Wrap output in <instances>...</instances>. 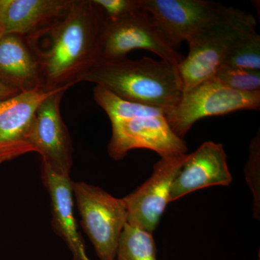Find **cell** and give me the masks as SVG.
Listing matches in <instances>:
<instances>
[{
    "instance_id": "cell-12",
    "label": "cell",
    "mask_w": 260,
    "mask_h": 260,
    "mask_svg": "<svg viewBox=\"0 0 260 260\" xmlns=\"http://www.w3.org/2000/svg\"><path fill=\"white\" fill-rule=\"evenodd\" d=\"M233 177L223 145L205 142L185 161L173 181L170 203L186 194L213 186H229Z\"/></svg>"
},
{
    "instance_id": "cell-17",
    "label": "cell",
    "mask_w": 260,
    "mask_h": 260,
    "mask_svg": "<svg viewBox=\"0 0 260 260\" xmlns=\"http://www.w3.org/2000/svg\"><path fill=\"white\" fill-rule=\"evenodd\" d=\"M223 66L260 70V37L257 31L246 34L231 48Z\"/></svg>"
},
{
    "instance_id": "cell-21",
    "label": "cell",
    "mask_w": 260,
    "mask_h": 260,
    "mask_svg": "<svg viewBox=\"0 0 260 260\" xmlns=\"http://www.w3.org/2000/svg\"><path fill=\"white\" fill-rule=\"evenodd\" d=\"M20 92L15 89L10 88L0 83V102H4L7 99L18 95Z\"/></svg>"
},
{
    "instance_id": "cell-14",
    "label": "cell",
    "mask_w": 260,
    "mask_h": 260,
    "mask_svg": "<svg viewBox=\"0 0 260 260\" xmlns=\"http://www.w3.org/2000/svg\"><path fill=\"white\" fill-rule=\"evenodd\" d=\"M42 177L51 198L54 230L69 247L73 260H91L87 255L75 220L73 181L70 176L57 174L42 164Z\"/></svg>"
},
{
    "instance_id": "cell-1",
    "label": "cell",
    "mask_w": 260,
    "mask_h": 260,
    "mask_svg": "<svg viewBox=\"0 0 260 260\" xmlns=\"http://www.w3.org/2000/svg\"><path fill=\"white\" fill-rule=\"evenodd\" d=\"M102 23L91 0H73L59 18L25 37L39 64L43 88L73 86L96 64Z\"/></svg>"
},
{
    "instance_id": "cell-6",
    "label": "cell",
    "mask_w": 260,
    "mask_h": 260,
    "mask_svg": "<svg viewBox=\"0 0 260 260\" xmlns=\"http://www.w3.org/2000/svg\"><path fill=\"white\" fill-rule=\"evenodd\" d=\"M73 191L82 226L99 260H115L119 239L127 223L123 199L82 181H73Z\"/></svg>"
},
{
    "instance_id": "cell-11",
    "label": "cell",
    "mask_w": 260,
    "mask_h": 260,
    "mask_svg": "<svg viewBox=\"0 0 260 260\" xmlns=\"http://www.w3.org/2000/svg\"><path fill=\"white\" fill-rule=\"evenodd\" d=\"M162 35L177 51L218 11L220 4L205 0H139Z\"/></svg>"
},
{
    "instance_id": "cell-8",
    "label": "cell",
    "mask_w": 260,
    "mask_h": 260,
    "mask_svg": "<svg viewBox=\"0 0 260 260\" xmlns=\"http://www.w3.org/2000/svg\"><path fill=\"white\" fill-rule=\"evenodd\" d=\"M187 154L160 158L153 166L151 176L134 191L122 198L128 224L153 234L170 203L173 181Z\"/></svg>"
},
{
    "instance_id": "cell-15",
    "label": "cell",
    "mask_w": 260,
    "mask_h": 260,
    "mask_svg": "<svg viewBox=\"0 0 260 260\" xmlns=\"http://www.w3.org/2000/svg\"><path fill=\"white\" fill-rule=\"evenodd\" d=\"M0 83L22 92L43 88L39 64L25 38H0Z\"/></svg>"
},
{
    "instance_id": "cell-2",
    "label": "cell",
    "mask_w": 260,
    "mask_h": 260,
    "mask_svg": "<svg viewBox=\"0 0 260 260\" xmlns=\"http://www.w3.org/2000/svg\"><path fill=\"white\" fill-rule=\"evenodd\" d=\"M93 98L112 124L108 153L114 160L140 148L153 150L160 158L187 153L185 141L174 134L162 109L124 100L100 85L94 88Z\"/></svg>"
},
{
    "instance_id": "cell-18",
    "label": "cell",
    "mask_w": 260,
    "mask_h": 260,
    "mask_svg": "<svg viewBox=\"0 0 260 260\" xmlns=\"http://www.w3.org/2000/svg\"><path fill=\"white\" fill-rule=\"evenodd\" d=\"M213 77L228 88L237 91L242 93L260 91V70L222 66Z\"/></svg>"
},
{
    "instance_id": "cell-3",
    "label": "cell",
    "mask_w": 260,
    "mask_h": 260,
    "mask_svg": "<svg viewBox=\"0 0 260 260\" xmlns=\"http://www.w3.org/2000/svg\"><path fill=\"white\" fill-rule=\"evenodd\" d=\"M100 85L128 102L166 111L174 107L183 93L178 65L150 57L98 61L78 82Z\"/></svg>"
},
{
    "instance_id": "cell-10",
    "label": "cell",
    "mask_w": 260,
    "mask_h": 260,
    "mask_svg": "<svg viewBox=\"0 0 260 260\" xmlns=\"http://www.w3.org/2000/svg\"><path fill=\"white\" fill-rule=\"evenodd\" d=\"M70 86L46 98L36 113L34 128L35 152L42 155V164L61 175L70 176L73 146L60 112L61 98Z\"/></svg>"
},
{
    "instance_id": "cell-4",
    "label": "cell",
    "mask_w": 260,
    "mask_h": 260,
    "mask_svg": "<svg viewBox=\"0 0 260 260\" xmlns=\"http://www.w3.org/2000/svg\"><path fill=\"white\" fill-rule=\"evenodd\" d=\"M254 31L256 21L252 15L220 5L215 14L186 40L189 54L178 65L183 92L213 78L233 45Z\"/></svg>"
},
{
    "instance_id": "cell-19",
    "label": "cell",
    "mask_w": 260,
    "mask_h": 260,
    "mask_svg": "<svg viewBox=\"0 0 260 260\" xmlns=\"http://www.w3.org/2000/svg\"><path fill=\"white\" fill-rule=\"evenodd\" d=\"M260 136L259 131L249 146V155L245 167V177L253 197V215L260 217Z\"/></svg>"
},
{
    "instance_id": "cell-9",
    "label": "cell",
    "mask_w": 260,
    "mask_h": 260,
    "mask_svg": "<svg viewBox=\"0 0 260 260\" xmlns=\"http://www.w3.org/2000/svg\"><path fill=\"white\" fill-rule=\"evenodd\" d=\"M59 89L22 92L0 102V164L35 152L36 113L43 101Z\"/></svg>"
},
{
    "instance_id": "cell-20",
    "label": "cell",
    "mask_w": 260,
    "mask_h": 260,
    "mask_svg": "<svg viewBox=\"0 0 260 260\" xmlns=\"http://www.w3.org/2000/svg\"><path fill=\"white\" fill-rule=\"evenodd\" d=\"M102 21H114L142 10L139 0H91Z\"/></svg>"
},
{
    "instance_id": "cell-13",
    "label": "cell",
    "mask_w": 260,
    "mask_h": 260,
    "mask_svg": "<svg viewBox=\"0 0 260 260\" xmlns=\"http://www.w3.org/2000/svg\"><path fill=\"white\" fill-rule=\"evenodd\" d=\"M73 0H0V38L26 37L61 16Z\"/></svg>"
},
{
    "instance_id": "cell-16",
    "label": "cell",
    "mask_w": 260,
    "mask_h": 260,
    "mask_svg": "<svg viewBox=\"0 0 260 260\" xmlns=\"http://www.w3.org/2000/svg\"><path fill=\"white\" fill-rule=\"evenodd\" d=\"M115 260H157L153 234L126 223L119 239Z\"/></svg>"
},
{
    "instance_id": "cell-5",
    "label": "cell",
    "mask_w": 260,
    "mask_h": 260,
    "mask_svg": "<svg viewBox=\"0 0 260 260\" xmlns=\"http://www.w3.org/2000/svg\"><path fill=\"white\" fill-rule=\"evenodd\" d=\"M260 91L242 93L228 88L213 77L183 92L174 107L164 112L174 134L184 139L196 121L239 110L259 111Z\"/></svg>"
},
{
    "instance_id": "cell-7",
    "label": "cell",
    "mask_w": 260,
    "mask_h": 260,
    "mask_svg": "<svg viewBox=\"0 0 260 260\" xmlns=\"http://www.w3.org/2000/svg\"><path fill=\"white\" fill-rule=\"evenodd\" d=\"M135 49L151 51L162 60L176 65L184 58L169 44L153 18L144 10L114 21L103 22L99 61L121 60Z\"/></svg>"
}]
</instances>
